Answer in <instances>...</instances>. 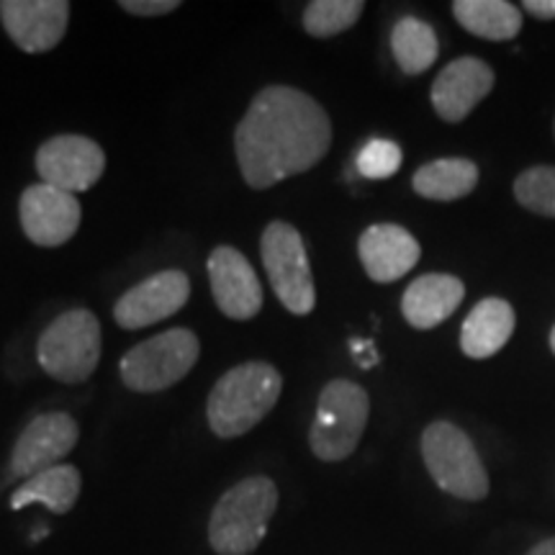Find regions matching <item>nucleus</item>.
<instances>
[{
	"instance_id": "f257e3e1",
	"label": "nucleus",
	"mask_w": 555,
	"mask_h": 555,
	"mask_svg": "<svg viewBox=\"0 0 555 555\" xmlns=\"http://www.w3.org/2000/svg\"><path fill=\"white\" fill-rule=\"evenodd\" d=\"M332 144L327 111L296 88L270 86L255 95L234 131V152L249 189L266 191L322 163Z\"/></svg>"
},
{
	"instance_id": "f03ea898",
	"label": "nucleus",
	"mask_w": 555,
	"mask_h": 555,
	"mask_svg": "<svg viewBox=\"0 0 555 555\" xmlns=\"http://www.w3.org/2000/svg\"><path fill=\"white\" fill-rule=\"evenodd\" d=\"M283 378L270 363L237 365L217 380L208 393V427L221 440H232L253 429L281 399Z\"/></svg>"
},
{
	"instance_id": "7ed1b4c3",
	"label": "nucleus",
	"mask_w": 555,
	"mask_h": 555,
	"mask_svg": "<svg viewBox=\"0 0 555 555\" xmlns=\"http://www.w3.org/2000/svg\"><path fill=\"white\" fill-rule=\"evenodd\" d=\"M278 509V489L266 476H253L227 491L214 506L208 540L219 555H249L262 543Z\"/></svg>"
},
{
	"instance_id": "20e7f679",
	"label": "nucleus",
	"mask_w": 555,
	"mask_h": 555,
	"mask_svg": "<svg viewBox=\"0 0 555 555\" xmlns=\"http://www.w3.org/2000/svg\"><path fill=\"white\" fill-rule=\"evenodd\" d=\"M367 414H371V401L363 386L345 378L324 386L309 433V446L319 461L337 463L356 453L365 433Z\"/></svg>"
},
{
	"instance_id": "39448f33",
	"label": "nucleus",
	"mask_w": 555,
	"mask_h": 555,
	"mask_svg": "<svg viewBox=\"0 0 555 555\" xmlns=\"http://www.w3.org/2000/svg\"><path fill=\"white\" fill-rule=\"evenodd\" d=\"M39 365L62 384H82L101 360V324L93 311L73 309L41 332L37 345Z\"/></svg>"
},
{
	"instance_id": "423d86ee",
	"label": "nucleus",
	"mask_w": 555,
	"mask_h": 555,
	"mask_svg": "<svg viewBox=\"0 0 555 555\" xmlns=\"http://www.w3.org/2000/svg\"><path fill=\"white\" fill-rule=\"evenodd\" d=\"M201 343L191 330H168L144 339L121 358L124 386L139 393H157L176 386L198 363Z\"/></svg>"
},
{
	"instance_id": "0eeeda50",
	"label": "nucleus",
	"mask_w": 555,
	"mask_h": 555,
	"mask_svg": "<svg viewBox=\"0 0 555 555\" xmlns=\"http://www.w3.org/2000/svg\"><path fill=\"white\" fill-rule=\"evenodd\" d=\"M422 457L429 476L450 496L478 502L489 494V476L470 437L450 422H433L422 435Z\"/></svg>"
},
{
	"instance_id": "6e6552de",
	"label": "nucleus",
	"mask_w": 555,
	"mask_h": 555,
	"mask_svg": "<svg viewBox=\"0 0 555 555\" xmlns=\"http://www.w3.org/2000/svg\"><path fill=\"white\" fill-rule=\"evenodd\" d=\"M260 253L270 286L283 307L298 317L311 314L317 307V288L298 229L286 221L268 224L260 240Z\"/></svg>"
},
{
	"instance_id": "1a4fd4ad",
	"label": "nucleus",
	"mask_w": 555,
	"mask_h": 555,
	"mask_svg": "<svg viewBox=\"0 0 555 555\" xmlns=\"http://www.w3.org/2000/svg\"><path fill=\"white\" fill-rule=\"evenodd\" d=\"M37 170L41 183L75 196L99 183L106 170V155L93 139L62 134L41 144L37 152Z\"/></svg>"
},
{
	"instance_id": "9d476101",
	"label": "nucleus",
	"mask_w": 555,
	"mask_h": 555,
	"mask_svg": "<svg viewBox=\"0 0 555 555\" xmlns=\"http://www.w3.org/2000/svg\"><path fill=\"white\" fill-rule=\"evenodd\" d=\"M78 422L65 412L41 414L26 425L11 455V474L16 478H31L41 470L60 466L62 457L78 446Z\"/></svg>"
},
{
	"instance_id": "9b49d317",
	"label": "nucleus",
	"mask_w": 555,
	"mask_h": 555,
	"mask_svg": "<svg viewBox=\"0 0 555 555\" xmlns=\"http://www.w3.org/2000/svg\"><path fill=\"white\" fill-rule=\"evenodd\" d=\"M80 201L54 185L37 183L21 196V227L39 247H60L75 237L80 227Z\"/></svg>"
},
{
	"instance_id": "f8f14e48",
	"label": "nucleus",
	"mask_w": 555,
	"mask_h": 555,
	"mask_svg": "<svg viewBox=\"0 0 555 555\" xmlns=\"http://www.w3.org/2000/svg\"><path fill=\"white\" fill-rule=\"evenodd\" d=\"M191 296L189 275L165 270L137 283L114 307V319L121 330H144L178 314Z\"/></svg>"
},
{
	"instance_id": "ddd939ff",
	"label": "nucleus",
	"mask_w": 555,
	"mask_h": 555,
	"mask_svg": "<svg viewBox=\"0 0 555 555\" xmlns=\"http://www.w3.org/2000/svg\"><path fill=\"white\" fill-rule=\"evenodd\" d=\"M208 281L219 311L229 319L247 322L262 309L260 278L249 260L234 247H217L208 258Z\"/></svg>"
},
{
	"instance_id": "4468645a",
	"label": "nucleus",
	"mask_w": 555,
	"mask_h": 555,
	"mask_svg": "<svg viewBox=\"0 0 555 555\" xmlns=\"http://www.w3.org/2000/svg\"><path fill=\"white\" fill-rule=\"evenodd\" d=\"M0 21L24 52L41 54L60 44L67 31V0H0Z\"/></svg>"
},
{
	"instance_id": "2eb2a0df",
	"label": "nucleus",
	"mask_w": 555,
	"mask_h": 555,
	"mask_svg": "<svg viewBox=\"0 0 555 555\" xmlns=\"http://www.w3.org/2000/svg\"><path fill=\"white\" fill-rule=\"evenodd\" d=\"M494 88V69L478 57H457L433 82V106L442 121L457 124Z\"/></svg>"
},
{
	"instance_id": "dca6fc26",
	"label": "nucleus",
	"mask_w": 555,
	"mask_h": 555,
	"mask_svg": "<svg viewBox=\"0 0 555 555\" xmlns=\"http://www.w3.org/2000/svg\"><path fill=\"white\" fill-rule=\"evenodd\" d=\"M358 253L367 278L376 283H393L420 262L422 247L404 227L373 224L360 237Z\"/></svg>"
},
{
	"instance_id": "f3484780",
	"label": "nucleus",
	"mask_w": 555,
	"mask_h": 555,
	"mask_svg": "<svg viewBox=\"0 0 555 555\" xmlns=\"http://www.w3.org/2000/svg\"><path fill=\"white\" fill-rule=\"evenodd\" d=\"M463 296H466V286L461 283V278L427 273L409 283L406 294L401 298V311L414 330H433L455 314Z\"/></svg>"
},
{
	"instance_id": "a211bd4d",
	"label": "nucleus",
	"mask_w": 555,
	"mask_h": 555,
	"mask_svg": "<svg viewBox=\"0 0 555 555\" xmlns=\"http://www.w3.org/2000/svg\"><path fill=\"white\" fill-rule=\"evenodd\" d=\"M515 309L504 298L478 301L461 330V347L468 358L486 360L496 356L515 332Z\"/></svg>"
},
{
	"instance_id": "6ab92c4d",
	"label": "nucleus",
	"mask_w": 555,
	"mask_h": 555,
	"mask_svg": "<svg viewBox=\"0 0 555 555\" xmlns=\"http://www.w3.org/2000/svg\"><path fill=\"white\" fill-rule=\"evenodd\" d=\"M80 496V470L75 466H54L26 478L11 496V509H24L29 504H44L54 515H67Z\"/></svg>"
},
{
	"instance_id": "aec40b11",
	"label": "nucleus",
	"mask_w": 555,
	"mask_h": 555,
	"mask_svg": "<svg viewBox=\"0 0 555 555\" xmlns=\"http://www.w3.org/2000/svg\"><path fill=\"white\" fill-rule=\"evenodd\" d=\"M453 13L463 29L489 41H509L522 29V11L506 0H455Z\"/></svg>"
},
{
	"instance_id": "412c9836",
	"label": "nucleus",
	"mask_w": 555,
	"mask_h": 555,
	"mask_svg": "<svg viewBox=\"0 0 555 555\" xmlns=\"http://www.w3.org/2000/svg\"><path fill=\"white\" fill-rule=\"evenodd\" d=\"M478 183V168L470 159L448 157L427 163L414 172V191L433 201H457L468 196Z\"/></svg>"
},
{
	"instance_id": "4be33fe9",
	"label": "nucleus",
	"mask_w": 555,
	"mask_h": 555,
	"mask_svg": "<svg viewBox=\"0 0 555 555\" xmlns=\"http://www.w3.org/2000/svg\"><path fill=\"white\" fill-rule=\"evenodd\" d=\"M391 52L406 75H420L435 65L440 44L433 26L414 16H404L391 31Z\"/></svg>"
},
{
	"instance_id": "5701e85b",
	"label": "nucleus",
	"mask_w": 555,
	"mask_h": 555,
	"mask_svg": "<svg viewBox=\"0 0 555 555\" xmlns=\"http://www.w3.org/2000/svg\"><path fill=\"white\" fill-rule=\"evenodd\" d=\"M365 3L360 0H314L304 11V29L317 39L337 37L358 24Z\"/></svg>"
},
{
	"instance_id": "b1692460",
	"label": "nucleus",
	"mask_w": 555,
	"mask_h": 555,
	"mask_svg": "<svg viewBox=\"0 0 555 555\" xmlns=\"http://www.w3.org/2000/svg\"><path fill=\"white\" fill-rule=\"evenodd\" d=\"M515 196L527 211L555 219V168L538 165L525 170L515 183Z\"/></svg>"
},
{
	"instance_id": "393cba45",
	"label": "nucleus",
	"mask_w": 555,
	"mask_h": 555,
	"mask_svg": "<svg viewBox=\"0 0 555 555\" xmlns=\"http://www.w3.org/2000/svg\"><path fill=\"white\" fill-rule=\"evenodd\" d=\"M401 147L391 139H371L363 150L358 152V172L363 178L371 180H384L397 176L401 168Z\"/></svg>"
},
{
	"instance_id": "a878e982",
	"label": "nucleus",
	"mask_w": 555,
	"mask_h": 555,
	"mask_svg": "<svg viewBox=\"0 0 555 555\" xmlns=\"http://www.w3.org/2000/svg\"><path fill=\"white\" fill-rule=\"evenodd\" d=\"M121 9L131 16H165V13L178 9V0H121Z\"/></svg>"
},
{
	"instance_id": "bb28decb",
	"label": "nucleus",
	"mask_w": 555,
	"mask_h": 555,
	"mask_svg": "<svg viewBox=\"0 0 555 555\" xmlns=\"http://www.w3.org/2000/svg\"><path fill=\"white\" fill-rule=\"evenodd\" d=\"M525 11L530 13L532 18L553 21L555 18V0H527Z\"/></svg>"
},
{
	"instance_id": "cd10ccee",
	"label": "nucleus",
	"mask_w": 555,
	"mask_h": 555,
	"mask_svg": "<svg viewBox=\"0 0 555 555\" xmlns=\"http://www.w3.org/2000/svg\"><path fill=\"white\" fill-rule=\"evenodd\" d=\"M352 352H356L360 367H373L376 365V350H373L371 343H360V339H352Z\"/></svg>"
},
{
	"instance_id": "c85d7f7f",
	"label": "nucleus",
	"mask_w": 555,
	"mask_h": 555,
	"mask_svg": "<svg viewBox=\"0 0 555 555\" xmlns=\"http://www.w3.org/2000/svg\"><path fill=\"white\" fill-rule=\"evenodd\" d=\"M527 555H555V538H547L543 543H538Z\"/></svg>"
},
{
	"instance_id": "c756f323",
	"label": "nucleus",
	"mask_w": 555,
	"mask_h": 555,
	"mask_svg": "<svg viewBox=\"0 0 555 555\" xmlns=\"http://www.w3.org/2000/svg\"><path fill=\"white\" fill-rule=\"evenodd\" d=\"M551 347H553V352H555V327H553V332H551Z\"/></svg>"
}]
</instances>
